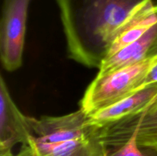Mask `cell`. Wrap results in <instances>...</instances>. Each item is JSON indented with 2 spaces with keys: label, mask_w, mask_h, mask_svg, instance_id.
Listing matches in <instances>:
<instances>
[{
  "label": "cell",
  "mask_w": 157,
  "mask_h": 156,
  "mask_svg": "<svg viewBox=\"0 0 157 156\" xmlns=\"http://www.w3.org/2000/svg\"><path fill=\"white\" fill-rule=\"evenodd\" d=\"M56 1L69 58L99 68L130 15L147 0Z\"/></svg>",
  "instance_id": "obj_1"
},
{
  "label": "cell",
  "mask_w": 157,
  "mask_h": 156,
  "mask_svg": "<svg viewBox=\"0 0 157 156\" xmlns=\"http://www.w3.org/2000/svg\"><path fill=\"white\" fill-rule=\"evenodd\" d=\"M32 136L12 156H106L99 130L81 108L59 116H28Z\"/></svg>",
  "instance_id": "obj_2"
},
{
  "label": "cell",
  "mask_w": 157,
  "mask_h": 156,
  "mask_svg": "<svg viewBox=\"0 0 157 156\" xmlns=\"http://www.w3.org/2000/svg\"><path fill=\"white\" fill-rule=\"evenodd\" d=\"M157 56L144 60L104 75H97L81 100L80 108L88 116L110 106L144 89Z\"/></svg>",
  "instance_id": "obj_3"
},
{
  "label": "cell",
  "mask_w": 157,
  "mask_h": 156,
  "mask_svg": "<svg viewBox=\"0 0 157 156\" xmlns=\"http://www.w3.org/2000/svg\"><path fill=\"white\" fill-rule=\"evenodd\" d=\"M32 0H5L0 24V57L3 67L15 71L22 64L28 9Z\"/></svg>",
  "instance_id": "obj_4"
},
{
  "label": "cell",
  "mask_w": 157,
  "mask_h": 156,
  "mask_svg": "<svg viewBox=\"0 0 157 156\" xmlns=\"http://www.w3.org/2000/svg\"><path fill=\"white\" fill-rule=\"evenodd\" d=\"M107 147L124 143L137 130V143L142 147H157V103L144 113L98 128Z\"/></svg>",
  "instance_id": "obj_5"
},
{
  "label": "cell",
  "mask_w": 157,
  "mask_h": 156,
  "mask_svg": "<svg viewBox=\"0 0 157 156\" xmlns=\"http://www.w3.org/2000/svg\"><path fill=\"white\" fill-rule=\"evenodd\" d=\"M28 116L23 114L11 96L4 78L0 79V156L13 155L14 147L26 144L32 136Z\"/></svg>",
  "instance_id": "obj_6"
},
{
  "label": "cell",
  "mask_w": 157,
  "mask_h": 156,
  "mask_svg": "<svg viewBox=\"0 0 157 156\" xmlns=\"http://www.w3.org/2000/svg\"><path fill=\"white\" fill-rule=\"evenodd\" d=\"M157 103V84L146 87L120 102L89 116L91 125L101 128L144 113Z\"/></svg>",
  "instance_id": "obj_7"
},
{
  "label": "cell",
  "mask_w": 157,
  "mask_h": 156,
  "mask_svg": "<svg viewBox=\"0 0 157 156\" xmlns=\"http://www.w3.org/2000/svg\"><path fill=\"white\" fill-rule=\"evenodd\" d=\"M156 56L157 22L137 41L113 56L104 60L98 68V75L106 74L125 66Z\"/></svg>",
  "instance_id": "obj_8"
},
{
  "label": "cell",
  "mask_w": 157,
  "mask_h": 156,
  "mask_svg": "<svg viewBox=\"0 0 157 156\" xmlns=\"http://www.w3.org/2000/svg\"><path fill=\"white\" fill-rule=\"evenodd\" d=\"M106 156H157V148L142 147L137 143V130L128 140L113 147H107Z\"/></svg>",
  "instance_id": "obj_9"
},
{
  "label": "cell",
  "mask_w": 157,
  "mask_h": 156,
  "mask_svg": "<svg viewBox=\"0 0 157 156\" xmlns=\"http://www.w3.org/2000/svg\"><path fill=\"white\" fill-rule=\"evenodd\" d=\"M154 84H157V62L150 69L145 80V82H144V87L145 88L146 87H148V86Z\"/></svg>",
  "instance_id": "obj_10"
},
{
  "label": "cell",
  "mask_w": 157,
  "mask_h": 156,
  "mask_svg": "<svg viewBox=\"0 0 157 156\" xmlns=\"http://www.w3.org/2000/svg\"><path fill=\"white\" fill-rule=\"evenodd\" d=\"M154 148H157V147H154Z\"/></svg>",
  "instance_id": "obj_11"
}]
</instances>
